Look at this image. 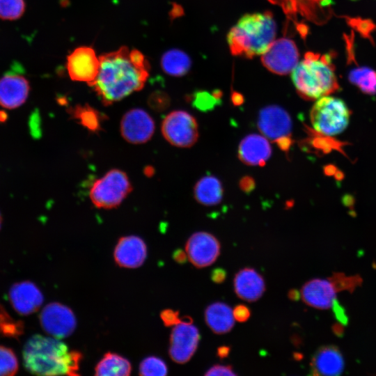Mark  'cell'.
Listing matches in <instances>:
<instances>
[{
  "label": "cell",
  "mask_w": 376,
  "mask_h": 376,
  "mask_svg": "<svg viewBox=\"0 0 376 376\" xmlns=\"http://www.w3.org/2000/svg\"><path fill=\"white\" fill-rule=\"evenodd\" d=\"M99 58V72L92 86L104 105L119 101L144 86L149 64L139 50L121 47Z\"/></svg>",
  "instance_id": "1"
},
{
  "label": "cell",
  "mask_w": 376,
  "mask_h": 376,
  "mask_svg": "<svg viewBox=\"0 0 376 376\" xmlns=\"http://www.w3.org/2000/svg\"><path fill=\"white\" fill-rule=\"evenodd\" d=\"M82 354L70 350L59 338L35 335L23 350L26 369L38 375H79Z\"/></svg>",
  "instance_id": "2"
},
{
  "label": "cell",
  "mask_w": 376,
  "mask_h": 376,
  "mask_svg": "<svg viewBox=\"0 0 376 376\" xmlns=\"http://www.w3.org/2000/svg\"><path fill=\"white\" fill-rule=\"evenodd\" d=\"M276 24L269 11L242 16L227 34L230 52L251 58L262 55L274 40Z\"/></svg>",
  "instance_id": "3"
},
{
  "label": "cell",
  "mask_w": 376,
  "mask_h": 376,
  "mask_svg": "<svg viewBox=\"0 0 376 376\" xmlns=\"http://www.w3.org/2000/svg\"><path fill=\"white\" fill-rule=\"evenodd\" d=\"M298 94L308 100L329 95L339 88L329 54L307 52L292 71Z\"/></svg>",
  "instance_id": "4"
},
{
  "label": "cell",
  "mask_w": 376,
  "mask_h": 376,
  "mask_svg": "<svg viewBox=\"0 0 376 376\" xmlns=\"http://www.w3.org/2000/svg\"><path fill=\"white\" fill-rule=\"evenodd\" d=\"M351 112L340 98L326 95L318 100L310 111L313 129L326 136L342 133L348 126Z\"/></svg>",
  "instance_id": "5"
},
{
  "label": "cell",
  "mask_w": 376,
  "mask_h": 376,
  "mask_svg": "<svg viewBox=\"0 0 376 376\" xmlns=\"http://www.w3.org/2000/svg\"><path fill=\"white\" fill-rule=\"evenodd\" d=\"M132 189L127 174L119 169H111L93 182L90 198L98 208L111 209L118 206Z\"/></svg>",
  "instance_id": "6"
},
{
  "label": "cell",
  "mask_w": 376,
  "mask_h": 376,
  "mask_svg": "<svg viewBox=\"0 0 376 376\" xmlns=\"http://www.w3.org/2000/svg\"><path fill=\"white\" fill-rule=\"evenodd\" d=\"M162 133L171 145L179 148L192 146L198 138V126L189 113L176 110L169 113L162 123Z\"/></svg>",
  "instance_id": "7"
},
{
  "label": "cell",
  "mask_w": 376,
  "mask_h": 376,
  "mask_svg": "<svg viewBox=\"0 0 376 376\" xmlns=\"http://www.w3.org/2000/svg\"><path fill=\"white\" fill-rule=\"evenodd\" d=\"M258 127L268 139L277 143L287 150L291 145L292 120L288 113L278 105H269L262 109L258 115Z\"/></svg>",
  "instance_id": "8"
},
{
  "label": "cell",
  "mask_w": 376,
  "mask_h": 376,
  "mask_svg": "<svg viewBox=\"0 0 376 376\" xmlns=\"http://www.w3.org/2000/svg\"><path fill=\"white\" fill-rule=\"evenodd\" d=\"M192 322L191 318L184 316L172 329L169 352L171 359L178 363L189 361L197 349L200 334Z\"/></svg>",
  "instance_id": "9"
},
{
  "label": "cell",
  "mask_w": 376,
  "mask_h": 376,
  "mask_svg": "<svg viewBox=\"0 0 376 376\" xmlns=\"http://www.w3.org/2000/svg\"><path fill=\"white\" fill-rule=\"evenodd\" d=\"M299 60V52L295 42L286 38L274 40L265 53L261 61L270 72L285 75L294 70Z\"/></svg>",
  "instance_id": "10"
},
{
  "label": "cell",
  "mask_w": 376,
  "mask_h": 376,
  "mask_svg": "<svg viewBox=\"0 0 376 376\" xmlns=\"http://www.w3.org/2000/svg\"><path fill=\"white\" fill-rule=\"evenodd\" d=\"M40 321L42 329L56 338L70 336L77 325L75 316L72 310L60 303H50L42 309Z\"/></svg>",
  "instance_id": "11"
},
{
  "label": "cell",
  "mask_w": 376,
  "mask_h": 376,
  "mask_svg": "<svg viewBox=\"0 0 376 376\" xmlns=\"http://www.w3.org/2000/svg\"><path fill=\"white\" fill-rule=\"evenodd\" d=\"M67 70L71 79L92 86L100 69V58L90 47H79L67 58Z\"/></svg>",
  "instance_id": "12"
},
{
  "label": "cell",
  "mask_w": 376,
  "mask_h": 376,
  "mask_svg": "<svg viewBox=\"0 0 376 376\" xmlns=\"http://www.w3.org/2000/svg\"><path fill=\"white\" fill-rule=\"evenodd\" d=\"M120 134L125 141L134 144L148 141L155 125L152 118L143 109L135 108L127 111L120 121Z\"/></svg>",
  "instance_id": "13"
},
{
  "label": "cell",
  "mask_w": 376,
  "mask_h": 376,
  "mask_svg": "<svg viewBox=\"0 0 376 376\" xmlns=\"http://www.w3.org/2000/svg\"><path fill=\"white\" fill-rule=\"evenodd\" d=\"M185 250L190 262L196 267L212 265L220 253V244L213 235L207 232H196L188 239Z\"/></svg>",
  "instance_id": "14"
},
{
  "label": "cell",
  "mask_w": 376,
  "mask_h": 376,
  "mask_svg": "<svg viewBox=\"0 0 376 376\" xmlns=\"http://www.w3.org/2000/svg\"><path fill=\"white\" fill-rule=\"evenodd\" d=\"M339 292L331 278L313 279L306 282L301 288L303 301L308 306L327 310L333 306Z\"/></svg>",
  "instance_id": "15"
},
{
  "label": "cell",
  "mask_w": 376,
  "mask_h": 376,
  "mask_svg": "<svg viewBox=\"0 0 376 376\" xmlns=\"http://www.w3.org/2000/svg\"><path fill=\"white\" fill-rule=\"evenodd\" d=\"M30 84L23 75L8 72L0 79V105L8 109L22 105L28 98Z\"/></svg>",
  "instance_id": "16"
},
{
  "label": "cell",
  "mask_w": 376,
  "mask_h": 376,
  "mask_svg": "<svg viewBox=\"0 0 376 376\" xmlns=\"http://www.w3.org/2000/svg\"><path fill=\"white\" fill-rule=\"evenodd\" d=\"M9 299L13 308L19 314L27 315L36 312L43 302V296L32 282L14 284L9 291Z\"/></svg>",
  "instance_id": "17"
},
{
  "label": "cell",
  "mask_w": 376,
  "mask_h": 376,
  "mask_svg": "<svg viewBox=\"0 0 376 376\" xmlns=\"http://www.w3.org/2000/svg\"><path fill=\"white\" fill-rule=\"evenodd\" d=\"M113 256L120 267L136 268L144 263L147 247L144 241L138 236L123 237L116 245Z\"/></svg>",
  "instance_id": "18"
},
{
  "label": "cell",
  "mask_w": 376,
  "mask_h": 376,
  "mask_svg": "<svg viewBox=\"0 0 376 376\" xmlns=\"http://www.w3.org/2000/svg\"><path fill=\"white\" fill-rule=\"evenodd\" d=\"M311 374L313 375H339L344 369L343 356L338 347L333 345L318 348L311 361Z\"/></svg>",
  "instance_id": "19"
},
{
  "label": "cell",
  "mask_w": 376,
  "mask_h": 376,
  "mask_svg": "<svg viewBox=\"0 0 376 376\" xmlns=\"http://www.w3.org/2000/svg\"><path fill=\"white\" fill-rule=\"evenodd\" d=\"M238 157L245 164L262 166L272 154V148L268 139L258 134L245 136L238 147Z\"/></svg>",
  "instance_id": "20"
},
{
  "label": "cell",
  "mask_w": 376,
  "mask_h": 376,
  "mask_svg": "<svg viewBox=\"0 0 376 376\" xmlns=\"http://www.w3.org/2000/svg\"><path fill=\"white\" fill-rule=\"evenodd\" d=\"M233 285L237 297L246 301L259 299L265 291L263 277L251 267L243 268L235 274Z\"/></svg>",
  "instance_id": "21"
},
{
  "label": "cell",
  "mask_w": 376,
  "mask_h": 376,
  "mask_svg": "<svg viewBox=\"0 0 376 376\" xmlns=\"http://www.w3.org/2000/svg\"><path fill=\"white\" fill-rule=\"evenodd\" d=\"M205 320L210 329L217 334L229 332L235 322L233 310L223 302L209 305L205 311Z\"/></svg>",
  "instance_id": "22"
},
{
  "label": "cell",
  "mask_w": 376,
  "mask_h": 376,
  "mask_svg": "<svg viewBox=\"0 0 376 376\" xmlns=\"http://www.w3.org/2000/svg\"><path fill=\"white\" fill-rule=\"evenodd\" d=\"M224 194V189L221 181L213 175H205L201 178L195 185L194 196L201 204L213 206L219 204Z\"/></svg>",
  "instance_id": "23"
},
{
  "label": "cell",
  "mask_w": 376,
  "mask_h": 376,
  "mask_svg": "<svg viewBox=\"0 0 376 376\" xmlns=\"http://www.w3.org/2000/svg\"><path fill=\"white\" fill-rule=\"evenodd\" d=\"M132 370L130 362L123 357L112 352L106 353L95 368V375L127 376Z\"/></svg>",
  "instance_id": "24"
},
{
  "label": "cell",
  "mask_w": 376,
  "mask_h": 376,
  "mask_svg": "<svg viewBox=\"0 0 376 376\" xmlns=\"http://www.w3.org/2000/svg\"><path fill=\"white\" fill-rule=\"evenodd\" d=\"M191 61L185 52L178 49H171L166 52L161 58V66L167 75L180 77L190 70Z\"/></svg>",
  "instance_id": "25"
},
{
  "label": "cell",
  "mask_w": 376,
  "mask_h": 376,
  "mask_svg": "<svg viewBox=\"0 0 376 376\" xmlns=\"http://www.w3.org/2000/svg\"><path fill=\"white\" fill-rule=\"evenodd\" d=\"M70 113L82 126L91 132H97L102 130V115L95 109L86 104H77L70 109Z\"/></svg>",
  "instance_id": "26"
},
{
  "label": "cell",
  "mask_w": 376,
  "mask_h": 376,
  "mask_svg": "<svg viewBox=\"0 0 376 376\" xmlns=\"http://www.w3.org/2000/svg\"><path fill=\"white\" fill-rule=\"evenodd\" d=\"M349 81L361 92L368 95L376 94V71L367 66L352 69L348 74Z\"/></svg>",
  "instance_id": "27"
},
{
  "label": "cell",
  "mask_w": 376,
  "mask_h": 376,
  "mask_svg": "<svg viewBox=\"0 0 376 376\" xmlns=\"http://www.w3.org/2000/svg\"><path fill=\"white\" fill-rule=\"evenodd\" d=\"M24 0H0V19L15 20L24 13Z\"/></svg>",
  "instance_id": "28"
},
{
  "label": "cell",
  "mask_w": 376,
  "mask_h": 376,
  "mask_svg": "<svg viewBox=\"0 0 376 376\" xmlns=\"http://www.w3.org/2000/svg\"><path fill=\"white\" fill-rule=\"evenodd\" d=\"M168 368L166 363L156 357H148L144 359L139 366V375L143 376L166 375Z\"/></svg>",
  "instance_id": "29"
},
{
  "label": "cell",
  "mask_w": 376,
  "mask_h": 376,
  "mask_svg": "<svg viewBox=\"0 0 376 376\" xmlns=\"http://www.w3.org/2000/svg\"><path fill=\"white\" fill-rule=\"evenodd\" d=\"M18 370V361L14 352L0 345V376L15 375Z\"/></svg>",
  "instance_id": "30"
},
{
  "label": "cell",
  "mask_w": 376,
  "mask_h": 376,
  "mask_svg": "<svg viewBox=\"0 0 376 376\" xmlns=\"http://www.w3.org/2000/svg\"><path fill=\"white\" fill-rule=\"evenodd\" d=\"M217 93L213 95L207 92H200L196 93L194 97V104L199 109L205 110L208 109L215 105L216 102H219V95H216Z\"/></svg>",
  "instance_id": "31"
},
{
  "label": "cell",
  "mask_w": 376,
  "mask_h": 376,
  "mask_svg": "<svg viewBox=\"0 0 376 376\" xmlns=\"http://www.w3.org/2000/svg\"><path fill=\"white\" fill-rule=\"evenodd\" d=\"M160 318L166 327H171L178 324L182 321L179 312L172 309H165L160 313Z\"/></svg>",
  "instance_id": "32"
},
{
  "label": "cell",
  "mask_w": 376,
  "mask_h": 376,
  "mask_svg": "<svg viewBox=\"0 0 376 376\" xmlns=\"http://www.w3.org/2000/svg\"><path fill=\"white\" fill-rule=\"evenodd\" d=\"M237 374L233 371V367L230 365L224 366L219 364H215L211 368H210L207 372L205 373V375H230L233 376Z\"/></svg>",
  "instance_id": "33"
},
{
  "label": "cell",
  "mask_w": 376,
  "mask_h": 376,
  "mask_svg": "<svg viewBox=\"0 0 376 376\" xmlns=\"http://www.w3.org/2000/svg\"><path fill=\"white\" fill-rule=\"evenodd\" d=\"M233 314L235 320L240 322H244L250 318L251 311L246 306L238 304L233 308Z\"/></svg>",
  "instance_id": "34"
},
{
  "label": "cell",
  "mask_w": 376,
  "mask_h": 376,
  "mask_svg": "<svg viewBox=\"0 0 376 376\" xmlns=\"http://www.w3.org/2000/svg\"><path fill=\"white\" fill-rule=\"evenodd\" d=\"M226 271L220 267L214 269L211 273V279L215 283H221L226 279Z\"/></svg>",
  "instance_id": "35"
},
{
  "label": "cell",
  "mask_w": 376,
  "mask_h": 376,
  "mask_svg": "<svg viewBox=\"0 0 376 376\" xmlns=\"http://www.w3.org/2000/svg\"><path fill=\"white\" fill-rule=\"evenodd\" d=\"M187 258V254L181 249H177L173 253L174 260L180 264L186 263Z\"/></svg>",
  "instance_id": "36"
},
{
  "label": "cell",
  "mask_w": 376,
  "mask_h": 376,
  "mask_svg": "<svg viewBox=\"0 0 376 376\" xmlns=\"http://www.w3.org/2000/svg\"><path fill=\"white\" fill-rule=\"evenodd\" d=\"M230 352V347L222 345L218 347L217 354L220 359L227 357Z\"/></svg>",
  "instance_id": "37"
},
{
  "label": "cell",
  "mask_w": 376,
  "mask_h": 376,
  "mask_svg": "<svg viewBox=\"0 0 376 376\" xmlns=\"http://www.w3.org/2000/svg\"><path fill=\"white\" fill-rule=\"evenodd\" d=\"M288 297L290 300L297 301L301 297V295L298 290L291 289L288 292Z\"/></svg>",
  "instance_id": "38"
},
{
  "label": "cell",
  "mask_w": 376,
  "mask_h": 376,
  "mask_svg": "<svg viewBox=\"0 0 376 376\" xmlns=\"http://www.w3.org/2000/svg\"><path fill=\"white\" fill-rule=\"evenodd\" d=\"M1 221H2V218H1V214H0V228H1Z\"/></svg>",
  "instance_id": "39"
}]
</instances>
